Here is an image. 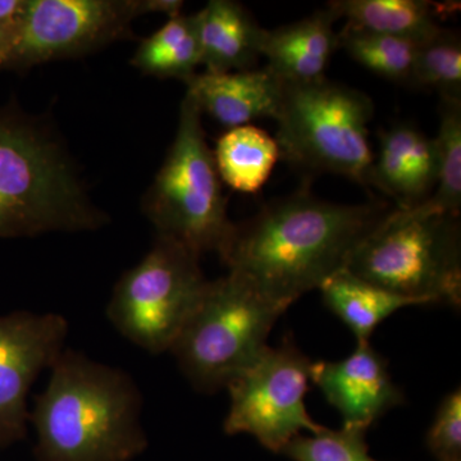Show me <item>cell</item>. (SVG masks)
I'll list each match as a JSON object with an SVG mask.
<instances>
[{"label":"cell","mask_w":461,"mask_h":461,"mask_svg":"<svg viewBox=\"0 0 461 461\" xmlns=\"http://www.w3.org/2000/svg\"><path fill=\"white\" fill-rule=\"evenodd\" d=\"M35 397L29 424L38 461H132L148 448L142 399L131 375L65 350Z\"/></svg>","instance_id":"2"},{"label":"cell","mask_w":461,"mask_h":461,"mask_svg":"<svg viewBox=\"0 0 461 461\" xmlns=\"http://www.w3.org/2000/svg\"><path fill=\"white\" fill-rule=\"evenodd\" d=\"M312 360L286 339L268 348L248 371L227 387L230 411L224 420L227 435L248 433L272 453L285 447L303 430L318 433V424L306 411Z\"/></svg>","instance_id":"10"},{"label":"cell","mask_w":461,"mask_h":461,"mask_svg":"<svg viewBox=\"0 0 461 461\" xmlns=\"http://www.w3.org/2000/svg\"><path fill=\"white\" fill-rule=\"evenodd\" d=\"M208 282L200 257L157 236L147 256L115 284L105 313L131 344L149 354L167 353L198 308Z\"/></svg>","instance_id":"8"},{"label":"cell","mask_w":461,"mask_h":461,"mask_svg":"<svg viewBox=\"0 0 461 461\" xmlns=\"http://www.w3.org/2000/svg\"><path fill=\"white\" fill-rule=\"evenodd\" d=\"M132 65L142 74L178 78L186 83L202 65L195 14L169 18L165 26L141 42Z\"/></svg>","instance_id":"20"},{"label":"cell","mask_w":461,"mask_h":461,"mask_svg":"<svg viewBox=\"0 0 461 461\" xmlns=\"http://www.w3.org/2000/svg\"><path fill=\"white\" fill-rule=\"evenodd\" d=\"M391 211L382 203L336 204L300 189L233 223L218 256L229 273L287 309L345 269L354 249Z\"/></svg>","instance_id":"1"},{"label":"cell","mask_w":461,"mask_h":461,"mask_svg":"<svg viewBox=\"0 0 461 461\" xmlns=\"http://www.w3.org/2000/svg\"><path fill=\"white\" fill-rule=\"evenodd\" d=\"M437 150L436 187L429 200L415 206L430 214L460 217L461 211V99H441Z\"/></svg>","instance_id":"21"},{"label":"cell","mask_w":461,"mask_h":461,"mask_svg":"<svg viewBox=\"0 0 461 461\" xmlns=\"http://www.w3.org/2000/svg\"><path fill=\"white\" fill-rule=\"evenodd\" d=\"M196 29L206 72L253 69L260 57L263 27L244 5L232 0H211L195 14Z\"/></svg>","instance_id":"16"},{"label":"cell","mask_w":461,"mask_h":461,"mask_svg":"<svg viewBox=\"0 0 461 461\" xmlns=\"http://www.w3.org/2000/svg\"><path fill=\"white\" fill-rule=\"evenodd\" d=\"M63 149L32 118L0 111V239L104 226Z\"/></svg>","instance_id":"3"},{"label":"cell","mask_w":461,"mask_h":461,"mask_svg":"<svg viewBox=\"0 0 461 461\" xmlns=\"http://www.w3.org/2000/svg\"><path fill=\"white\" fill-rule=\"evenodd\" d=\"M26 7L27 0H0V26H20Z\"/></svg>","instance_id":"26"},{"label":"cell","mask_w":461,"mask_h":461,"mask_svg":"<svg viewBox=\"0 0 461 461\" xmlns=\"http://www.w3.org/2000/svg\"><path fill=\"white\" fill-rule=\"evenodd\" d=\"M427 446L439 461H461V390L447 393L427 433Z\"/></svg>","instance_id":"25"},{"label":"cell","mask_w":461,"mask_h":461,"mask_svg":"<svg viewBox=\"0 0 461 461\" xmlns=\"http://www.w3.org/2000/svg\"><path fill=\"white\" fill-rule=\"evenodd\" d=\"M285 312V306L229 273L208 282L169 353L191 386L200 393H217L259 359L268 348L269 332Z\"/></svg>","instance_id":"6"},{"label":"cell","mask_w":461,"mask_h":461,"mask_svg":"<svg viewBox=\"0 0 461 461\" xmlns=\"http://www.w3.org/2000/svg\"><path fill=\"white\" fill-rule=\"evenodd\" d=\"M185 84L202 113L229 129L247 126L258 118L275 120L280 105L282 81L267 67L226 74L205 71Z\"/></svg>","instance_id":"14"},{"label":"cell","mask_w":461,"mask_h":461,"mask_svg":"<svg viewBox=\"0 0 461 461\" xmlns=\"http://www.w3.org/2000/svg\"><path fill=\"white\" fill-rule=\"evenodd\" d=\"M142 211L158 238L177 242L198 257L220 253L232 230L222 180L205 141L202 111L187 91L175 140L145 194Z\"/></svg>","instance_id":"7"},{"label":"cell","mask_w":461,"mask_h":461,"mask_svg":"<svg viewBox=\"0 0 461 461\" xmlns=\"http://www.w3.org/2000/svg\"><path fill=\"white\" fill-rule=\"evenodd\" d=\"M180 0H27L5 68L80 57L127 38L142 14L178 16Z\"/></svg>","instance_id":"9"},{"label":"cell","mask_w":461,"mask_h":461,"mask_svg":"<svg viewBox=\"0 0 461 461\" xmlns=\"http://www.w3.org/2000/svg\"><path fill=\"white\" fill-rule=\"evenodd\" d=\"M68 321L57 313L0 315V448L26 438L33 382L65 350Z\"/></svg>","instance_id":"11"},{"label":"cell","mask_w":461,"mask_h":461,"mask_svg":"<svg viewBox=\"0 0 461 461\" xmlns=\"http://www.w3.org/2000/svg\"><path fill=\"white\" fill-rule=\"evenodd\" d=\"M375 105L366 94L326 77L282 83L275 120L280 156L312 173L344 176L371 187L375 157L368 124Z\"/></svg>","instance_id":"5"},{"label":"cell","mask_w":461,"mask_h":461,"mask_svg":"<svg viewBox=\"0 0 461 461\" xmlns=\"http://www.w3.org/2000/svg\"><path fill=\"white\" fill-rule=\"evenodd\" d=\"M346 271L420 305H461L460 217L393 208L357 244Z\"/></svg>","instance_id":"4"},{"label":"cell","mask_w":461,"mask_h":461,"mask_svg":"<svg viewBox=\"0 0 461 461\" xmlns=\"http://www.w3.org/2000/svg\"><path fill=\"white\" fill-rule=\"evenodd\" d=\"M213 156L221 180L232 190L254 194L268 181L280 148L271 135L247 124L221 136Z\"/></svg>","instance_id":"19"},{"label":"cell","mask_w":461,"mask_h":461,"mask_svg":"<svg viewBox=\"0 0 461 461\" xmlns=\"http://www.w3.org/2000/svg\"><path fill=\"white\" fill-rule=\"evenodd\" d=\"M311 381L338 409L344 427L351 429L368 430L388 411L405 402L388 372L386 359L369 342L357 344L344 360L312 363Z\"/></svg>","instance_id":"12"},{"label":"cell","mask_w":461,"mask_h":461,"mask_svg":"<svg viewBox=\"0 0 461 461\" xmlns=\"http://www.w3.org/2000/svg\"><path fill=\"white\" fill-rule=\"evenodd\" d=\"M366 435V430L351 427H324L311 436H297L282 454L294 461H377L369 455Z\"/></svg>","instance_id":"24"},{"label":"cell","mask_w":461,"mask_h":461,"mask_svg":"<svg viewBox=\"0 0 461 461\" xmlns=\"http://www.w3.org/2000/svg\"><path fill=\"white\" fill-rule=\"evenodd\" d=\"M336 21L338 17L327 7L290 25L264 29L259 51L267 59V68L282 83L323 78L339 48L338 33L333 30Z\"/></svg>","instance_id":"15"},{"label":"cell","mask_w":461,"mask_h":461,"mask_svg":"<svg viewBox=\"0 0 461 461\" xmlns=\"http://www.w3.org/2000/svg\"><path fill=\"white\" fill-rule=\"evenodd\" d=\"M17 32L18 26H0V69H5V63H7L9 58V54H11L14 41H16Z\"/></svg>","instance_id":"27"},{"label":"cell","mask_w":461,"mask_h":461,"mask_svg":"<svg viewBox=\"0 0 461 461\" xmlns=\"http://www.w3.org/2000/svg\"><path fill=\"white\" fill-rule=\"evenodd\" d=\"M437 91L441 99H461L460 35L442 29L418 45L409 84Z\"/></svg>","instance_id":"23"},{"label":"cell","mask_w":461,"mask_h":461,"mask_svg":"<svg viewBox=\"0 0 461 461\" xmlns=\"http://www.w3.org/2000/svg\"><path fill=\"white\" fill-rule=\"evenodd\" d=\"M346 25L421 44L444 27L439 21L456 11V3L429 0H336L327 5Z\"/></svg>","instance_id":"17"},{"label":"cell","mask_w":461,"mask_h":461,"mask_svg":"<svg viewBox=\"0 0 461 461\" xmlns=\"http://www.w3.org/2000/svg\"><path fill=\"white\" fill-rule=\"evenodd\" d=\"M324 304L344 321L357 344L369 342L372 333L391 314L405 306L420 305L369 284L342 269L320 287Z\"/></svg>","instance_id":"18"},{"label":"cell","mask_w":461,"mask_h":461,"mask_svg":"<svg viewBox=\"0 0 461 461\" xmlns=\"http://www.w3.org/2000/svg\"><path fill=\"white\" fill-rule=\"evenodd\" d=\"M339 48L373 74L409 84L417 56V42L346 25L338 33Z\"/></svg>","instance_id":"22"},{"label":"cell","mask_w":461,"mask_h":461,"mask_svg":"<svg viewBox=\"0 0 461 461\" xmlns=\"http://www.w3.org/2000/svg\"><path fill=\"white\" fill-rule=\"evenodd\" d=\"M437 181L433 139L417 127L399 123L379 136V154L371 173V187L395 200L397 209H412L432 195Z\"/></svg>","instance_id":"13"}]
</instances>
